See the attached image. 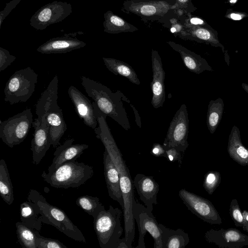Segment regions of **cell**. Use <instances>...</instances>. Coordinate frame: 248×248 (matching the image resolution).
I'll use <instances>...</instances> for the list:
<instances>
[{"mask_svg":"<svg viewBox=\"0 0 248 248\" xmlns=\"http://www.w3.org/2000/svg\"><path fill=\"white\" fill-rule=\"evenodd\" d=\"M98 126L94 129L96 137L100 140L117 168L120 177V187L124 205V236L121 239L127 248H132L134 239L135 227L133 215V204L135 200L132 181L129 170L124 160L107 123V115L102 112L96 105H93Z\"/></svg>","mask_w":248,"mask_h":248,"instance_id":"obj_1","label":"cell"},{"mask_svg":"<svg viewBox=\"0 0 248 248\" xmlns=\"http://www.w3.org/2000/svg\"><path fill=\"white\" fill-rule=\"evenodd\" d=\"M81 80L86 93L100 110L128 130L130 124L123 101L130 102L124 93L119 90L113 92L106 86L85 76L81 77Z\"/></svg>","mask_w":248,"mask_h":248,"instance_id":"obj_2","label":"cell"},{"mask_svg":"<svg viewBox=\"0 0 248 248\" xmlns=\"http://www.w3.org/2000/svg\"><path fill=\"white\" fill-rule=\"evenodd\" d=\"M58 77L55 76L47 88L42 93L35 105V113L39 121L45 115L49 127L50 140L53 147L60 145V140L67 130L62 109L58 104Z\"/></svg>","mask_w":248,"mask_h":248,"instance_id":"obj_3","label":"cell"},{"mask_svg":"<svg viewBox=\"0 0 248 248\" xmlns=\"http://www.w3.org/2000/svg\"><path fill=\"white\" fill-rule=\"evenodd\" d=\"M27 200L38 206L43 223L55 227L61 232L76 241L86 243L82 232L72 222L64 212L49 204L40 192L35 189H31Z\"/></svg>","mask_w":248,"mask_h":248,"instance_id":"obj_4","label":"cell"},{"mask_svg":"<svg viewBox=\"0 0 248 248\" xmlns=\"http://www.w3.org/2000/svg\"><path fill=\"white\" fill-rule=\"evenodd\" d=\"M94 174L92 166L76 160L67 161L51 173L44 171V180L55 188H77L84 184Z\"/></svg>","mask_w":248,"mask_h":248,"instance_id":"obj_5","label":"cell"},{"mask_svg":"<svg viewBox=\"0 0 248 248\" xmlns=\"http://www.w3.org/2000/svg\"><path fill=\"white\" fill-rule=\"evenodd\" d=\"M122 211L110 205L93 218L94 229L101 248H119L123 233L121 225Z\"/></svg>","mask_w":248,"mask_h":248,"instance_id":"obj_6","label":"cell"},{"mask_svg":"<svg viewBox=\"0 0 248 248\" xmlns=\"http://www.w3.org/2000/svg\"><path fill=\"white\" fill-rule=\"evenodd\" d=\"M38 75L31 67L16 71L7 81L4 101L11 105L26 102L35 91Z\"/></svg>","mask_w":248,"mask_h":248,"instance_id":"obj_7","label":"cell"},{"mask_svg":"<svg viewBox=\"0 0 248 248\" xmlns=\"http://www.w3.org/2000/svg\"><path fill=\"white\" fill-rule=\"evenodd\" d=\"M175 8V0H125L122 11L134 14L147 23L159 22Z\"/></svg>","mask_w":248,"mask_h":248,"instance_id":"obj_8","label":"cell"},{"mask_svg":"<svg viewBox=\"0 0 248 248\" xmlns=\"http://www.w3.org/2000/svg\"><path fill=\"white\" fill-rule=\"evenodd\" d=\"M33 115L30 108L0 121V138L10 148L19 145L27 137L33 123Z\"/></svg>","mask_w":248,"mask_h":248,"instance_id":"obj_9","label":"cell"},{"mask_svg":"<svg viewBox=\"0 0 248 248\" xmlns=\"http://www.w3.org/2000/svg\"><path fill=\"white\" fill-rule=\"evenodd\" d=\"M133 215L137 222L139 236L136 248H145L144 236L147 232L150 234L154 240V248H163L161 231L152 211L138 202L135 200L133 204Z\"/></svg>","mask_w":248,"mask_h":248,"instance_id":"obj_10","label":"cell"},{"mask_svg":"<svg viewBox=\"0 0 248 248\" xmlns=\"http://www.w3.org/2000/svg\"><path fill=\"white\" fill-rule=\"evenodd\" d=\"M189 119L187 108L183 104L170 123L162 144L164 148L173 147L184 153L189 144L187 141Z\"/></svg>","mask_w":248,"mask_h":248,"instance_id":"obj_11","label":"cell"},{"mask_svg":"<svg viewBox=\"0 0 248 248\" xmlns=\"http://www.w3.org/2000/svg\"><path fill=\"white\" fill-rule=\"evenodd\" d=\"M179 196L188 209L203 221L210 224L222 223L218 212L210 201L186 189L180 190Z\"/></svg>","mask_w":248,"mask_h":248,"instance_id":"obj_12","label":"cell"},{"mask_svg":"<svg viewBox=\"0 0 248 248\" xmlns=\"http://www.w3.org/2000/svg\"><path fill=\"white\" fill-rule=\"evenodd\" d=\"M204 237L208 243L221 248H241L248 246V236L236 228L211 229Z\"/></svg>","mask_w":248,"mask_h":248,"instance_id":"obj_13","label":"cell"},{"mask_svg":"<svg viewBox=\"0 0 248 248\" xmlns=\"http://www.w3.org/2000/svg\"><path fill=\"white\" fill-rule=\"evenodd\" d=\"M32 126L34 128L31 147L32 152V163L38 165L51 145L49 127L45 115L43 116L41 121L35 119L32 123Z\"/></svg>","mask_w":248,"mask_h":248,"instance_id":"obj_14","label":"cell"},{"mask_svg":"<svg viewBox=\"0 0 248 248\" xmlns=\"http://www.w3.org/2000/svg\"><path fill=\"white\" fill-rule=\"evenodd\" d=\"M153 80L150 87L152 92L151 104L155 108L163 106L165 101V76L161 57L157 51L152 50Z\"/></svg>","mask_w":248,"mask_h":248,"instance_id":"obj_15","label":"cell"},{"mask_svg":"<svg viewBox=\"0 0 248 248\" xmlns=\"http://www.w3.org/2000/svg\"><path fill=\"white\" fill-rule=\"evenodd\" d=\"M68 93L79 117L85 124L95 129L98 122L93 103L74 86L71 85L68 88Z\"/></svg>","mask_w":248,"mask_h":248,"instance_id":"obj_16","label":"cell"},{"mask_svg":"<svg viewBox=\"0 0 248 248\" xmlns=\"http://www.w3.org/2000/svg\"><path fill=\"white\" fill-rule=\"evenodd\" d=\"M133 183L140 200L147 209L153 211V205L157 204L158 183L153 176L140 173L136 175Z\"/></svg>","mask_w":248,"mask_h":248,"instance_id":"obj_17","label":"cell"},{"mask_svg":"<svg viewBox=\"0 0 248 248\" xmlns=\"http://www.w3.org/2000/svg\"><path fill=\"white\" fill-rule=\"evenodd\" d=\"M74 139H69L57 147L54 153V158L48 168V173H51L62 164L69 161L76 160L88 148L85 144H73Z\"/></svg>","mask_w":248,"mask_h":248,"instance_id":"obj_18","label":"cell"},{"mask_svg":"<svg viewBox=\"0 0 248 248\" xmlns=\"http://www.w3.org/2000/svg\"><path fill=\"white\" fill-rule=\"evenodd\" d=\"M104 175L110 198L117 201L122 207L124 205L122 193L120 187L119 174L109 155L105 150L103 153Z\"/></svg>","mask_w":248,"mask_h":248,"instance_id":"obj_19","label":"cell"},{"mask_svg":"<svg viewBox=\"0 0 248 248\" xmlns=\"http://www.w3.org/2000/svg\"><path fill=\"white\" fill-rule=\"evenodd\" d=\"M167 43L180 54L184 64L191 72L200 74L205 71H214L205 59L201 56L174 42L169 41Z\"/></svg>","mask_w":248,"mask_h":248,"instance_id":"obj_20","label":"cell"},{"mask_svg":"<svg viewBox=\"0 0 248 248\" xmlns=\"http://www.w3.org/2000/svg\"><path fill=\"white\" fill-rule=\"evenodd\" d=\"M227 151L231 158L238 164L244 166L248 165V148L242 143L240 130L235 125L229 136Z\"/></svg>","mask_w":248,"mask_h":248,"instance_id":"obj_21","label":"cell"},{"mask_svg":"<svg viewBox=\"0 0 248 248\" xmlns=\"http://www.w3.org/2000/svg\"><path fill=\"white\" fill-rule=\"evenodd\" d=\"M21 221L34 231L40 232L42 226V217L40 209L35 203L28 201L20 205Z\"/></svg>","mask_w":248,"mask_h":248,"instance_id":"obj_22","label":"cell"},{"mask_svg":"<svg viewBox=\"0 0 248 248\" xmlns=\"http://www.w3.org/2000/svg\"><path fill=\"white\" fill-rule=\"evenodd\" d=\"M159 225L161 231L163 248H184L188 244V235L181 229L175 230L162 224H159Z\"/></svg>","mask_w":248,"mask_h":248,"instance_id":"obj_23","label":"cell"},{"mask_svg":"<svg viewBox=\"0 0 248 248\" xmlns=\"http://www.w3.org/2000/svg\"><path fill=\"white\" fill-rule=\"evenodd\" d=\"M85 46L82 42L73 40L58 39L47 42L37 48L43 54L66 53Z\"/></svg>","mask_w":248,"mask_h":248,"instance_id":"obj_24","label":"cell"},{"mask_svg":"<svg viewBox=\"0 0 248 248\" xmlns=\"http://www.w3.org/2000/svg\"><path fill=\"white\" fill-rule=\"evenodd\" d=\"M103 60L107 69L114 75L124 77L135 84H140L138 75L128 64L113 58L103 57Z\"/></svg>","mask_w":248,"mask_h":248,"instance_id":"obj_25","label":"cell"},{"mask_svg":"<svg viewBox=\"0 0 248 248\" xmlns=\"http://www.w3.org/2000/svg\"><path fill=\"white\" fill-rule=\"evenodd\" d=\"M105 31L110 33L122 32H133L139 29L126 21L120 16L113 14L111 11L107 12L105 15Z\"/></svg>","mask_w":248,"mask_h":248,"instance_id":"obj_26","label":"cell"},{"mask_svg":"<svg viewBox=\"0 0 248 248\" xmlns=\"http://www.w3.org/2000/svg\"><path fill=\"white\" fill-rule=\"evenodd\" d=\"M184 25L186 32V40L202 42L222 47L214 34L206 28L200 26Z\"/></svg>","mask_w":248,"mask_h":248,"instance_id":"obj_27","label":"cell"},{"mask_svg":"<svg viewBox=\"0 0 248 248\" xmlns=\"http://www.w3.org/2000/svg\"><path fill=\"white\" fill-rule=\"evenodd\" d=\"M224 104L221 98L211 100L208 104L206 124L211 134L216 130L221 122L224 111Z\"/></svg>","mask_w":248,"mask_h":248,"instance_id":"obj_28","label":"cell"},{"mask_svg":"<svg viewBox=\"0 0 248 248\" xmlns=\"http://www.w3.org/2000/svg\"><path fill=\"white\" fill-rule=\"evenodd\" d=\"M0 195L8 205L14 202V193L12 183L8 169L4 159L0 160Z\"/></svg>","mask_w":248,"mask_h":248,"instance_id":"obj_29","label":"cell"},{"mask_svg":"<svg viewBox=\"0 0 248 248\" xmlns=\"http://www.w3.org/2000/svg\"><path fill=\"white\" fill-rule=\"evenodd\" d=\"M16 234L20 245L25 248H38L36 231L21 221L16 223Z\"/></svg>","mask_w":248,"mask_h":248,"instance_id":"obj_30","label":"cell"},{"mask_svg":"<svg viewBox=\"0 0 248 248\" xmlns=\"http://www.w3.org/2000/svg\"><path fill=\"white\" fill-rule=\"evenodd\" d=\"M77 205L84 212L92 216L93 218L105 209L104 205L100 202L97 197L84 195L79 197L76 201Z\"/></svg>","mask_w":248,"mask_h":248,"instance_id":"obj_31","label":"cell"},{"mask_svg":"<svg viewBox=\"0 0 248 248\" xmlns=\"http://www.w3.org/2000/svg\"><path fill=\"white\" fill-rule=\"evenodd\" d=\"M221 182V174L216 170L207 172L204 175L203 186L210 195L213 193Z\"/></svg>","mask_w":248,"mask_h":248,"instance_id":"obj_32","label":"cell"},{"mask_svg":"<svg viewBox=\"0 0 248 248\" xmlns=\"http://www.w3.org/2000/svg\"><path fill=\"white\" fill-rule=\"evenodd\" d=\"M229 214L234 225L237 227H242L244 225V218L236 199H232L231 202Z\"/></svg>","mask_w":248,"mask_h":248,"instance_id":"obj_33","label":"cell"},{"mask_svg":"<svg viewBox=\"0 0 248 248\" xmlns=\"http://www.w3.org/2000/svg\"><path fill=\"white\" fill-rule=\"evenodd\" d=\"M36 233L37 236L38 248H67L66 246L58 240L42 236L37 231H36Z\"/></svg>","mask_w":248,"mask_h":248,"instance_id":"obj_34","label":"cell"},{"mask_svg":"<svg viewBox=\"0 0 248 248\" xmlns=\"http://www.w3.org/2000/svg\"><path fill=\"white\" fill-rule=\"evenodd\" d=\"M176 8L174 12L179 16L191 14L195 10L191 0H175Z\"/></svg>","mask_w":248,"mask_h":248,"instance_id":"obj_35","label":"cell"},{"mask_svg":"<svg viewBox=\"0 0 248 248\" xmlns=\"http://www.w3.org/2000/svg\"><path fill=\"white\" fill-rule=\"evenodd\" d=\"M16 57L10 54L5 49L0 48V72L8 67L16 60Z\"/></svg>","mask_w":248,"mask_h":248,"instance_id":"obj_36","label":"cell"},{"mask_svg":"<svg viewBox=\"0 0 248 248\" xmlns=\"http://www.w3.org/2000/svg\"><path fill=\"white\" fill-rule=\"evenodd\" d=\"M166 153V158L171 162L178 161L179 164L182 162V152L175 148L170 147L164 148Z\"/></svg>","mask_w":248,"mask_h":248,"instance_id":"obj_37","label":"cell"},{"mask_svg":"<svg viewBox=\"0 0 248 248\" xmlns=\"http://www.w3.org/2000/svg\"><path fill=\"white\" fill-rule=\"evenodd\" d=\"M151 154L155 156H163L166 158V153L162 145L155 143L151 151Z\"/></svg>","mask_w":248,"mask_h":248,"instance_id":"obj_38","label":"cell"},{"mask_svg":"<svg viewBox=\"0 0 248 248\" xmlns=\"http://www.w3.org/2000/svg\"><path fill=\"white\" fill-rule=\"evenodd\" d=\"M51 11L49 8H45L39 14L38 19L40 21L46 22L51 17Z\"/></svg>","mask_w":248,"mask_h":248,"instance_id":"obj_39","label":"cell"},{"mask_svg":"<svg viewBox=\"0 0 248 248\" xmlns=\"http://www.w3.org/2000/svg\"><path fill=\"white\" fill-rule=\"evenodd\" d=\"M130 104L131 107H132V108H133V109L134 110V112L135 116V121L137 123V124L140 128L141 125V121H140V118L138 113V111L134 107V106H133L131 104Z\"/></svg>","mask_w":248,"mask_h":248,"instance_id":"obj_40","label":"cell"},{"mask_svg":"<svg viewBox=\"0 0 248 248\" xmlns=\"http://www.w3.org/2000/svg\"><path fill=\"white\" fill-rule=\"evenodd\" d=\"M230 17L234 20H240L242 18L241 15L236 14H231Z\"/></svg>","mask_w":248,"mask_h":248,"instance_id":"obj_41","label":"cell"},{"mask_svg":"<svg viewBox=\"0 0 248 248\" xmlns=\"http://www.w3.org/2000/svg\"><path fill=\"white\" fill-rule=\"evenodd\" d=\"M243 216L244 218L246 220L248 221V211L246 210H244L242 211Z\"/></svg>","mask_w":248,"mask_h":248,"instance_id":"obj_42","label":"cell"},{"mask_svg":"<svg viewBox=\"0 0 248 248\" xmlns=\"http://www.w3.org/2000/svg\"><path fill=\"white\" fill-rule=\"evenodd\" d=\"M241 86L242 88L247 92L248 94V84L246 83H242Z\"/></svg>","mask_w":248,"mask_h":248,"instance_id":"obj_43","label":"cell"}]
</instances>
